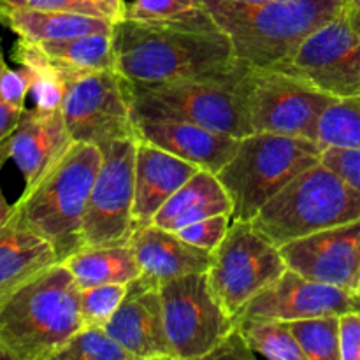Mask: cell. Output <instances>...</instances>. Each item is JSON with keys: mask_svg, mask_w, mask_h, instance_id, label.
<instances>
[{"mask_svg": "<svg viewBox=\"0 0 360 360\" xmlns=\"http://www.w3.org/2000/svg\"><path fill=\"white\" fill-rule=\"evenodd\" d=\"M316 143L323 150H360V94L336 98L319 122Z\"/></svg>", "mask_w": 360, "mask_h": 360, "instance_id": "obj_27", "label": "cell"}, {"mask_svg": "<svg viewBox=\"0 0 360 360\" xmlns=\"http://www.w3.org/2000/svg\"><path fill=\"white\" fill-rule=\"evenodd\" d=\"M280 252L288 269L355 292L360 274V218L295 239Z\"/></svg>", "mask_w": 360, "mask_h": 360, "instance_id": "obj_15", "label": "cell"}, {"mask_svg": "<svg viewBox=\"0 0 360 360\" xmlns=\"http://www.w3.org/2000/svg\"><path fill=\"white\" fill-rule=\"evenodd\" d=\"M6 65H7L6 56H4V49H2V46H0V74H2L4 67ZM23 111L25 109H18V108H14L13 104H9V102L4 98L2 90H0V144H2L4 141L11 136V132L14 130V127H16L18 122H20Z\"/></svg>", "mask_w": 360, "mask_h": 360, "instance_id": "obj_39", "label": "cell"}, {"mask_svg": "<svg viewBox=\"0 0 360 360\" xmlns=\"http://www.w3.org/2000/svg\"><path fill=\"white\" fill-rule=\"evenodd\" d=\"M136 139L146 141L199 169L217 174L238 151L239 139L231 134L178 120H134Z\"/></svg>", "mask_w": 360, "mask_h": 360, "instance_id": "obj_18", "label": "cell"}, {"mask_svg": "<svg viewBox=\"0 0 360 360\" xmlns=\"http://www.w3.org/2000/svg\"><path fill=\"white\" fill-rule=\"evenodd\" d=\"M239 2H253V4H257V2H271V0H239Z\"/></svg>", "mask_w": 360, "mask_h": 360, "instance_id": "obj_45", "label": "cell"}, {"mask_svg": "<svg viewBox=\"0 0 360 360\" xmlns=\"http://www.w3.org/2000/svg\"><path fill=\"white\" fill-rule=\"evenodd\" d=\"M81 327L79 287L62 262L0 302V345L13 360H53Z\"/></svg>", "mask_w": 360, "mask_h": 360, "instance_id": "obj_3", "label": "cell"}, {"mask_svg": "<svg viewBox=\"0 0 360 360\" xmlns=\"http://www.w3.org/2000/svg\"><path fill=\"white\" fill-rule=\"evenodd\" d=\"M341 360H360V311L340 315Z\"/></svg>", "mask_w": 360, "mask_h": 360, "instance_id": "obj_37", "label": "cell"}, {"mask_svg": "<svg viewBox=\"0 0 360 360\" xmlns=\"http://www.w3.org/2000/svg\"><path fill=\"white\" fill-rule=\"evenodd\" d=\"M241 91L253 132L283 134L311 141H316L322 112L336 101L304 77L250 63L243 74Z\"/></svg>", "mask_w": 360, "mask_h": 360, "instance_id": "obj_8", "label": "cell"}, {"mask_svg": "<svg viewBox=\"0 0 360 360\" xmlns=\"http://www.w3.org/2000/svg\"><path fill=\"white\" fill-rule=\"evenodd\" d=\"M217 214H229L232 218V200L217 174L200 169L169 197L155 214L153 224L176 232L193 221Z\"/></svg>", "mask_w": 360, "mask_h": 360, "instance_id": "obj_22", "label": "cell"}, {"mask_svg": "<svg viewBox=\"0 0 360 360\" xmlns=\"http://www.w3.org/2000/svg\"><path fill=\"white\" fill-rule=\"evenodd\" d=\"M276 69V67H274ZM336 98L360 94V30L345 14L309 35L285 65Z\"/></svg>", "mask_w": 360, "mask_h": 360, "instance_id": "obj_13", "label": "cell"}, {"mask_svg": "<svg viewBox=\"0 0 360 360\" xmlns=\"http://www.w3.org/2000/svg\"><path fill=\"white\" fill-rule=\"evenodd\" d=\"M94 2L98 4V6L104 9V13L108 14V18L112 21V23L122 20L123 13H125L127 0H94Z\"/></svg>", "mask_w": 360, "mask_h": 360, "instance_id": "obj_41", "label": "cell"}, {"mask_svg": "<svg viewBox=\"0 0 360 360\" xmlns=\"http://www.w3.org/2000/svg\"><path fill=\"white\" fill-rule=\"evenodd\" d=\"M238 60L281 67L319 28L343 14V0H204Z\"/></svg>", "mask_w": 360, "mask_h": 360, "instance_id": "obj_2", "label": "cell"}, {"mask_svg": "<svg viewBox=\"0 0 360 360\" xmlns=\"http://www.w3.org/2000/svg\"><path fill=\"white\" fill-rule=\"evenodd\" d=\"M104 329L136 360H172L164 326L160 285L143 274L127 285L125 299Z\"/></svg>", "mask_w": 360, "mask_h": 360, "instance_id": "obj_16", "label": "cell"}, {"mask_svg": "<svg viewBox=\"0 0 360 360\" xmlns=\"http://www.w3.org/2000/svg\"><path fill=\"white\" fill-rule=\"evenodd\" d=\"M287 269L280 248L262 238L252 221L232 220L224 241L211 252L206 274L217 301L236 316Z\"/></svg>", "mask_w": 360, "mask_h": 360, "instance_id": "obj_9", "label": "cell"}, {"mask_svg": "<svg viewBox=\"0 0 360 360\" xmlns=\"http://www.w3.org/2000/svg\"><path fill=\"white\" fill-rule=\"evenodd\" d=\"M72 144L62 108L55 111L25 109L6 139L9 158L23 174L25 190L37 185Z\"/></svg>", "mask_w": 360, "mask_h": 360, "instance_id": "obj_17", "label": "cell"}, {"mask_svg": "<svg viewBox=\"0 0 360 360\" xmlns=\"http://www.w3.org/2000/svg\"><path fill=\"white\" fill-rule=\"evenodd\" d=\"M197 171V165L174 157L146 141L136 139L134 171V224L136 229L153 224L155 214Z\"/></svg>", "mask_w": 360, "mask_h": 360, "instance_id": "obj_19", "label": "cell"}, {"mask_svg": "<svg viewBox=\"0 0 360 360\" xmlns=\"http://www.w3.org/2000/svg\"><path fill=\"white\" fill-rule=\"evenodd\" d=\"M236 327L257 355L271 360H306L287 322L241 320Z\"/></svg>", "mask_w": 360, "mask_h": 360, "instance_id": "obj_28", "label": "cell"}, {"mask_svg": "<svg viewBox=\"0 0 360 360\" xmlns=\"http://www.w3.org/2000/svg\"><path fill=\"white\" fill-rule=\"evenodd\" d=\"M255 357V352L250 348L238 327H234L207 355V360H253Z\"/></svg>", "mask_w": 360, "mask_h": 360, "instance_id": "obj_38", "label": "cell"}, {"mask_svg": "<svg viewBox=\"0 0 360 360\" xmlns=\"http://www.w3.org/2000/svg\"><path fill=\"white\" fill-rule=\"evenodd\" d=\"M7 27L30 42L63 41L90 34H111L112 21L67 11L7 9Z\"/></svg>", "mask_w": 360, "mask_h": 360, "instance_id": "obj_23", "label": "cell"}, {"mask_svg": "<svg viewBox=\"0 0 360 360\" xmlns=\"http://www.w3.org/2000/svg\"><path fill=\"white\" fill-rule=\"evenodd\" d=\"M127 295V285L109 283L79 288V304L83 326L104 327L118 311Z\"/></svg>", "mask_w": 360, "mask_h": 360, "instance_id": "obj_32", "label": "cell"}, {"mask_svg": "<svg viewBox=\"0 0 360 360\" xmlns=\"http://www.w3.org/2000/svg\"><path fill=\"white\" fill-rule=\"evenodd\" d=\"M62 115L74 143L136 139L127 81L116 69L67 77Z\"/></svg>", "mask_w": 360, "mask_h": 360, "instance_id": "obj_12", "label": "cell"}, {"mask_svg": "<svg viewBox=\"0 0 360 360\" xmlns=\"http://www.w3.org/2000/svg\"><path fill=\"white\" fill-rule=\"evenodd\" d=\"M6 160H9V153H7L6 141H4V143L0 144V167H2L4 162ZM11 214H13V206L7 202L6 195H4V192H2V186H0V229L7 224V220L11 218Z\"/></svg>", "mask_w": 360, "mask_h": 360, "instance_id": "obj_40", "label": "cell"}, {"mask_svg": "<svg viewBox=\"0 0 360 360\" xmlns=\"http://www.w3.org/2000/svg\"><path fill=\"white\" fill-rule=\"evenodd\" d=\"M115 69L129 83L160 84L218 72L234 48L210 13L185 21L118 20L111 30Z\"/></svg>", "mask_w": 360, "mask_h": 360, "instance_id": "obj_1", "label": "cell"}, {"mask_svg": "<svg viewBox=\"0 0 360 360\" xmlns=\"http://www.w3.org/2000/svg\"><path fill=\"white\" fill-rule=\"evenodd\" d=\"M359 218V190L319 162L271 197L253 217L252 225L262 238L281 248L295 239Z\"/></svg>", "mask_w": 360, "mask_h": 360, "instance_id": "obj_6", "label": "cell"}, {"mask_svg": "<svg viewBox=\"0 0 360 360\" xmlns=\"http://www.w3.org/2000/svg\"><path fill=\"white\" fill-rule=\"evenodd\" d=\"M102 162L101 148L74 143L55 167L13 206L25 227L42 236L63 262L83 248V217L95 176Z\"/></svg>", "mask_w": 360, "mask_h": 360, "instance_id": "obj_4", "label": "cell"}, {"mask_svg": "<svg viewBox=\"0 0 360 360\" xmlns=\"http://www.w3.org/2000/svg\"><path fill=\"white\" fill-rule=\"evenodd\" d=\"M13 58L30 72V94L35 109L55 111L62 108L67 79L62 70L49 60L41 44L18 37L13 48Z\"/></svg>", "mask_w": 360, "mask_h": 360, "instance_id": "obj_26", "label": "cell"}, {"mask_svg": "<svg viewBox=\"0 0 360 360\" xmlns=\"http://www.w3.org/2000/svg\"><path fill=\"white\" fill-rule=\"evenodd\" d=\"M306 360H341L340 315L287 322Z\"/></svg>", "mask_w": 360, "mask_h": 360, "instance_id": "obj_29", "label": "cell"}, {"mask_svg": "<svg viewBox=\"0 0 360 360\" xmlns=\"http://www.w3.org/2000/svg\"><path fill=\"white\" fill-rule=\"evenodd\" d=\"M350 311H360V299L355 292L309 280L297 271L287 269L276 281L255 295L234 316V322L241 320L292 322V320L313 319V316L345 315Z\"/></svg>", "mask_w": 360, "mask_h": 360, "instance_id": "obj_14", "label": "cell"}, {"mask_svg": "<svg viewBox=\"0 0 360 360\" xmlns=\"http://www.w3.org/2000/svg\"><path fill=\"white\" fill-rule=\"evenodd\" d=\"M53 360H136L104 327L83 326Z\"/></svg>", "mask_w": 360, "mask_h": 360, "instance_id": "obj_30", "label": "cell"}, {"mask_svg": "<svg viewBox=\"0 0 360 360\" xmlns=\"http://www.w3.org/2000/svg\"><path fill=\"white\" fill-rule=\"evenodd\" d=\"M0 25H6L7 27V7L0 4Z\"/></svg>", "mask_w": 360, "mask_h": 360, "instance_id": "obj_43", "label": "cell"}, {"mask_svg": "<svg viewBox=\"0 0 360 360\" xmlns=\"http://www.w3.org/2000/svg\"><path fill=\"white\" fill-rule=\"evenodd\" d=\"M355 294H357L360 299V274H359V281H357V288H355Z\"/></svg>", "mask_w": 360, "mask_h": 360, "instance_id": "obj_46", "label": "cell"}, {"mask_svg": "<svg viewBox=\"0 0 360 360\" xmlns=\"http://www.w3.org/2000/svg\"><path fill=\"white\" fill-rule=\"evenodd\" d=\"M206 11L204 0H127L123 18L139 21H185Z\"/></svg>", "mask_w": 360, "mask_h": 360, "instance_id": "obj_31", "label": "cell"}, {"mask_svg": "<svg viewBox=\"0 0 360 360\" xmlns=\"http://www.w3.org/2000/svg\"><path fill=\"white\" fill-rule=\"evenodd\" d=\"M129 245L136 253L141 274L158 285L186 274L207 273L211 266V252L155 224L136 229Z\"/></svg>", "mask_w": 360, "mask_h": 360, "instance_id": "obj_20", "label": "cell"}, {"mask_svg": "<svg viewBox=\"0 0 360 360\" xmlns=\"http://www.w3.org/2000/svg\"><path fill=\"white\" fill-rule=\"evenodd\" d=\"M7 9H34V11H67V13L91 14L108 18L98 4L94 0H0ZM109 20V18H108Z\"/></svg>", "mask_w": 360, "mask_h": 360, "instance_id": "obj_34", "label": "cell"}, {"mask_svg": "<svg viewBox=\"0 0 360 360\" xmlns=\"http://www.w3.org/2000/svg\"><path fill=\"white\" fill-rule=\"evenodd\" d=\"M53 63L70 77L74 74L115 69L111 34H90L63 41L37 42Z\"/></svg>", "mask_w": 360, "mask_h": 360, "instance_id": "obj_25", "label": "cell"}, {"mask_svg": "<svg viewBox=\"0 0 360 360\" xmlns=\"http://www.w3.org/2000/svg\"><path fill=\"white\" fill-rule=\"evenodd\" d=\"M231 221L232 218L229 214H217V217L193 221V224L176 231V234L181 239H185L186 243H190V245L197 246V248L213 252L224 241L225 234H227L229 227H231Z\"/></svg>", "mask_w": 360, "mask_h": 360, "instance_id": "obj_33", "label": "cell"}, {"mask_svg": "<svg viewBox=\"0 0 360 360\" xmlns=\"http://www.w3.org/2000/svg\"><path fill=\"white\" fill-rule=\"evenodd\" d=\"M102 162L83 217V248L129 245L134 224L136 139L101 144Z\"/></svg>", "mask_w": 360, "mask_h": 360, "instance_id": "obj_11", "label": "cell"}, {"mask_svg": "<svg viewBox=\"0 0 360 360\" xmlns=\"http://www.w3.org/2000/svg\"><path fill=\"white\" fill-rule=\"evenodd\" d=\"M56 262L51 243L11 214L0 229V302Z\"/></svg>", "mask_w": 360, "mask_h": 360, "instance_id": "obj_21", "label": "cell"}, {"mask_svg": "<svg viewBox=\"0 0 360 360\" xmlns=\"http://www.w3.org/2000/svg\"><path fill=\"white\" fill-rule=\"evenodd\" d=\"M319 162L322 148L306 137L271 132L241 137L234 157L217 172L232 200V220L252 221L271 197Z\"/></svg>", "mask_w": 360, "mask_h": 360, "instance_id": "obj_7", "label": "cell"}, {"mask_svg": "<svg viewBox=\"0 0 360 360\" xmlns=\"http://www.w3.org/2000/svg\"><path fill=\"white\" fill-rule=\"evenodd\" d=\"M62 264L72 273L79 288L109 283L129 285L141 276V267L130 245L84 246Z\"/></svg>", "mask_w": 360, "mask_h": 360, "instance_id": "obj_24", "label": "cell"}, {"mask_svg": "<svg viewBox=\"0 0 360 360\" xmlns=\"http://www.w3.org/2000/svg\"><path fill=\"white\" fill-rule=\"evenodd\" d=\"M0 90H2L4 98L14 108L27 109L25 101L30 94V72L23 67L20 70H13L9 65H6L0 74Z\"/></svg>", "mask_w": 360, "mask_h": 360, "instance_id": "obj_36", "label": "cell"}, {"mask_svg": "<svg viewBox=\"0 0 360 360\" xmlns=\"http://www.w3.org/2000/svg\"><path fill=\"white\" fill-rule=\"evenodd\" d=\"M322 162L360 192V150L327 148L322 151Z\"/></svg>", "mask_w": 360, "mask_h": 360, "instance_id": "obj_35", "label": "cell"}, {"mask_svg": "<svg viewBox=\"0 0 360 360\" xmlns=\"http://www.w3.org/2000/svg\"><path fill=\"white\" fill-rule=\"evenodd\" d=\"M0 360H13V357L9 355V352H7L2 345H0Z\"/></svg>", "mask_w": 360, "mask_h": 360, "instance_id": "obj_44", "label": "cell"}, {"mask_svg": "<svg viewBox=\"0 0 360 360\" xmlns=\"http://www.w3.org/2000/svg\"><path fill=\"white\" fill-rule=\"evenodd\" d=\"M160 299L172 360L207 359L236 327L234 316L211 292L206 273L164 281Z\"/></svg>", "mask_w": 360, "mask_h": 360, "instance_id": "obj_10", "label": "cell"}, {"mask_svg": "<svg viewBox=\"0 0 360 360\" xmlns=\"http://www.w3.org/2000/svg\"><path fill=\"white\" fill-rule=\"evenodd\" d=\"M248 63L236 60L231 67L204 76L160 84L127 81L132 120H178L217 132L241 137L253 134L245 111L241 79Z\"/></svg>", "mask_w": 360, "mask_h": 360, "instance_id": "obj_5", "label": "cell"}, {"mask_svg": "<svg viewBox=\"0 0 360 360\" xmlns=\"http://www.w3.org/2000/svg\"><path fill=\"white\" fill-rule=\"evenodd\" d=\"M343 14L352 27L360 30V0H343Z\"/></svg>", "mask_w": 360, "mask_h": 360, "instance_id": "obj_42", "label": "cell"}]
</instances>
